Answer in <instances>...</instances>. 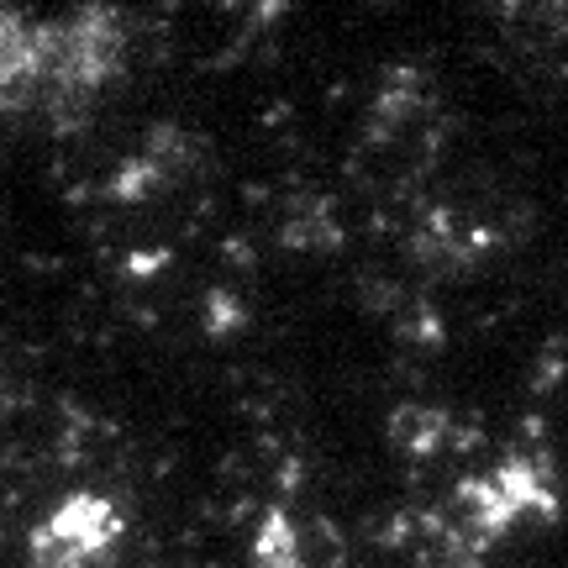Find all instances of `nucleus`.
Returning a JSON list of instances; mask_svg holds the SVG:
<instances>
[{
	"label": "nucleus",
	"instance_id": "obj_1",
	"mask_svg": "<svg viewBox=\"0 0 568 568\" xmlns=\"http://www.w3.org/2000/svg\"><path fill=\"white\" fill-rule=\"evenodd\" d=\"M122 537V511L100 494H69L37 532L32 563L37 568H100Z\"/></svg>",
	"mask_w": 568,
	"mask_h": 568
},
{
	"label": "nucleus",
	"instance_id": "obj_2",
	"mask_svg": "<svg viewBox=\"0 0 568 568\" xmlns=\"http://www.w3.org/2000/svg\"><path fill=\"white\" fill-rule=\"evenodd\" d=\"M64 105L58 95V32L53 22H26L0 11V111Z\"/></svg>",
	"mask_w": 568,
	"mask_h": 568
}]
</instances>
